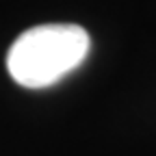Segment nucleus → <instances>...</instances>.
<instances>
[{
  "label": "nucleus",
  "mask_w": 156,
  "mask_h": 156,
  "mask_svg": "<svg viewBox=\"0 0 156 156\" xmlns=\"http://www.w3.org/2000/svg\"><path fill=\"white\" fill-rule=\"evenodd\" d=\"M89 50L91 37L83 26L39 24L11 44L7 69L20 87L46 89L83 65Z\"/></svg>",
  "instance_id": "f257e3e1"
}]
</instances>
